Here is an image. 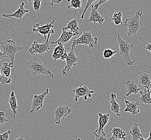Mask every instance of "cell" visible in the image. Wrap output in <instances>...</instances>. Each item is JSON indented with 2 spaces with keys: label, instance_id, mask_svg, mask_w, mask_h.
I'll list each match as a JSON object with an SVG mask.
<instances>
[{
  "label": "cell",
  "instance_id": "1",
  "mask_svg": "<svg viewBox=\"0 0 151 140\" xmlns=\"http://www.w3.org/2000/svg\"><path fill=\"white\" fill-rule=\"evenodd\" d=\"M27 49L29 48L18 45L13 40H6L3 42H0V51L2 53L1 60L3 58H9L10 61L9 64L12 68L14 65L16 54L22 50Z\"/></svg>",
  "mask_w": 151,
  "mask_h": 140
},
{
  "label": "cell",
  "instance_id": "2",
  "mask_svg": "<svg viewBox=\"0 0 151 140\" xmlns=\"http://www.w3.org/2000/svg\"><path fill=\"white\" fill-rule=\"evenodd\" d=\"M25 64L32 76L45 75L47 79L50 78H55L53 73H52L51 71L46 67L45 65L40 60L38 56H36L30 61L25 62Z\"/></svg>",
  "mask_w": 151,
  "mask_h": 140
},
{
  "label": "cell",
  "instance_id": "3",
  "mask_svg": "<svg viewBox=\"0 0 151 140\" xmlns=\"http://www.w3.org/2000/svg\"><path fill=\"white\" fill-rule=\"evenodd\" d=\"M142 15V11L138 10L134 12L133 15L127 17L125 19V21L123 22L122 25L127 29V36L137 35L141 32L142 23L140 21V18Z\"/></svg>",
  "mask_w": 151,
  "mask_h": 140
},
{
  "label": "cell",
  "instance_id": "4",
  "mask_svg": "<svg viewBox=\"0 0 151 140\" xmlns=\"http://www.w3.org/2000/svg\"><path fill=\"white\" fill-rule=\"evenodd\" d=\"M117 42L119 46V53L123 57L128 65L131 66L134 63V61L131 59L130 57V51L134 48L133 44L124 40L121 38L119 34H117Z\"/></svg>",
  "mask_w": 151,
  "mask_h": 140
},
{
  "label": "cell",
  "instance_id": "5",
  "mask_svg": "<svg viewBox=\"0 0 151 140\" xmlns=\"http://www.w3.org/2000/svg\"><path fill=\"white\" fill-rule=\"evenodd\" d=\"M94 32L89 31H83L81 36L76 40H73L71 48H76V46L79 44L87 46L88 48H93L94 45L97 43L98 39L97 37H93L92 34Z\"/></svg>",
  "mask_w": 151,
  "mask_h": 140
},
{
  "label": "cell",
  "instance_id": "6",
  "mask_svg": "<svg viewBox=\"0 0 151 140\" xmlns=\"http://www.w3.org/2000/svg\"><path fill=\"white\" fill-rule=\"evenodd\" d=\"M50 36L51 34H48L46 41L42 44H39L35 40L30 48L29 49V52L31 55H35L36 56H38V55H43L46 52L50 53L51 52L50 51L51 50L53 49V48H51L50 46V42H49V39Z\"/></svg>",
  "mask_w": 151,
  "mask_h": 140
},
{
  "label": "cell",
  "instance_id": "7",
  "mask_svg": "<svg viewBox=\"0 0 151 140\" xmlns=\"http://www.w3.org/2000/svg\"><path fill=\"white\" fill-rule=\"evenodd\" d=\"M56 18V17H55L51 22H48L46 25L41 24L40 22H39L37 24L33 25L32 27L33 32H37L39 36L42 35L44 37V40L46 41L48 34L52 35L55 34V31L53 28L54 27V23Z\"/></svg>",
  "mask_w": 151,
  "mask_h": 140
},
{
  "label": "cell",
  "instance_id": "8",
  "mask_svg": "<svg viewBox=\"0 0 151 140\" xmlns=\"http://www.w3.org/2000/svg\"><path fill=\"white\" fill-rule=\"evenodd\" d=\"M76 48H71L70 49V51L67 53V56L65 59L66 62V65L64 69L61 71V73L63 75H66L72 67H76L78 62L79 61V58L76 56L75 51Z\"/></svg>",
  "mask_w": 151,
  "mask_h": 140
},
{
  "label": "cell",
  "instance_id": "9",
  "mask_svg": "<svg viewBox=\"0 0 151 140\" xmlns=\"http://www.w3.org/2000/svg\"><path fill=\"white\" fill-rule=\"evenodd\" d=\"M48 92L49 89L48 88H46L42 94L34 95L30 110V113H33L35 112H38L42 108L44 105V99L48 95Z\"/></svg>",
  "mask_w": 151,
  "mask_h": 140
},
{
  "label": "cell",
  "instance_id": "10",
  "mask_svg": "<svg viewBox=\"0 0 151 140\" xmlns=\"http://www.w3.org/2000/svg\"><path fill=\"white\" fill-rule=\"evenodd\" d=\"M73 92L75 94L74 101L77 102L80 97H83L85 101L87 100L88 99L92 97V95L94 93V91L91 90L87 86L81 85L74 88Z\"/></svg>",
  "mask_w": 151,
  "mask_h": 140
},
{
  "label": "cell",
  "instance_id": "11",
  "mask_svg": "<svg viewBox=\"0 0 151 140\" xmlns=\"http://www.w3.org/2000/svg\"><path fill=\"white\" fill-rule=\"evenodd\" d=\"M72 111V110L69 107L64 105H61L54 110L55 118H53L51 116L52 119L54 120L56 124L59 125L61 123V120H64L67 115L71 113Z\"/></svg>",
  "mask_w": 151,
  "mask_h": 140
},
{
  "label": "cell",
  "instance_id": "12",
  "mask_svg": "<svg viewBox=\"0 0 151 140\" xmlns=\"http://www.w3.org/2000/svg\"><path fill=\"white\" fill-rule=\"evenodd\" d=\"M137 80L140 85L146 89L151 88V75L147 71L142 70L138 72Z\"/></svg>",
  "mask_w": 151,
  "mask_h": 140
},
{
  "label": "cell",
  "instance_id": "13",
  "mask_svg": "<svg viewBox=\"0 0 151 140\" xmlns=\"http://www.w3.org/2000/svg\"><path fill=\"white\" fill-rule=\"evenodd\" d=\"M54 51L52 55V58L55 61L58 59H60L61 61H65L67 56V52L66 49L64 47V44L59 43L58 45L53 48Z\"/></svg>",
  "mask_w": 151,
  "mask_h": 140
},
{
  "label": "cell",
  "instance_id": "14",
  "mask_svg": "<svg viewBox=\"0 0 151 140\" xmlns=\"http://www.w3.org/2000/svg\"><path fill=\"white\" fill-rule=\"evenodd\" d=\"M76 36H78V35L73 33L70 30H65L64 27H63L62 30V32L59 38L57 40L52 41L50 43L52 44H58L59 43H61L63 44H66L70 41L73 37Z\"/></svg>",
  "mask_w": 151,
  "mask_h": 140
},
{
  "label": "cell",
  "instance_id": "15",
  "mask_svg": "<svg viewBox=\"0 0 151 140\" xmlns=\"http://www.w3.org/2000/svg\"><path fill=\"white\" fill-rule=\"evenodd\" d=\"M24 5H25L24 2H22L15 12L11 14H3V15H2V17H6V18L15 17L17 19V21L18 22L19 19H22L27 13L30 12L29 10H27V9H25Z\"/></svg>",
  "mask_w": 151,
  "mask_h": 140
},
{
  "label": "cell",
  "instance_id": "16",
  "mask_svg": "<svg viewBox=\"0 0 151 140\" xmlns=\"http://www.w3.org/2000/svg\"><path fill=\"white\" fill-rule=\"evenodd\" d=\"M110 119V114L109 113H99V127L97 128L96 130L94 132H98L99 134H101L102 133L104 132V128L109 122Z\"/></svg>",
  "mask_w": 151,
  "mask_h": 140
},
{
  "label": "cell",
  "instance_id": "17",
  "mask_svg": "<svg viewBox=\"0 0 151 140\" xmlns=\"http://www.w3.org/2000/svg\"><path fill=\"white\" fill-rule=\"evenodd\" d=\"M104 21V17L99 13L97 9H94L91 8V15L88 18L87 22L88 23H94V25H96V23L102 25Z\"/></svg>",
  "mask_w": 151,
  "mask_h": 140
},
{
  "label": "cell",
  "instance_id": "18",
  "mask_svg": "<svg viewBox=\"0 0 151 140\" xmlns=\"http://www.w3.org/2000/svg\"><path fill=\"white\" fill-rule=\"evenodd\" d=\"M126 108L124 110L125 112H129L132 116L140 113L139 104L138 102H130L129 101H124Z\"/></svg>",
  "mask_w": 151,
  "mask_h": 140
},
{
  "label": "cell",
  "instance_id": "19",
  "mask_svg": "<svg viewBox=\"0 0 151 140\" xmlns=\"http://www.w3.org/2000/svg\"><path fill=\"white\" fill-rule=\"evenodd\" d=\"M125 89L127 91L126 97H129L130 95H137L140 90L141 88L139 87L136 82H132L131 80H127L125 82Z\"/></svg>",
  "mask_w": 151,
  "mask_h": 140
},
{
  "label": "cell",
  "instance_id": "20",
  "mask_svg": "<svg viewBox=\"0 0 151 140\" xmlns=\"http://www.w3.org/2000/svg\"><path fill=\"white\" fill-rule=\"evenodd\" d=\"M8 102H9L10 108L12 110V112H13L12 114L10 115V118L14 120L16 118V115L17 114V109L18 108V106H17V101L15 93L14 91L10 93Z\"/></svg>",
  "mask_w": 151,
  "mask_h": 140
},
{
  "label": "cell",
  "instance_id": "21",
  "mask_svg": "<svg viewBox=\"0 0 151 140\" xmlns=\"http://www.w3.org/2000/svg\"><path fill=\"white\" fill-rule=\"evenodd\" d=\"M109 130L111 131V134H112V137L110 138L109 140L118 139V140H125L127 139L126 132H125L121 128L115 127V128H110Z\"/></svg>",
  "mask_w": 151,
  "mask_h": 140
},
{
  "label": "cell",
  "instance_id": "22",
  "mask_svg": "<svg viewBox=\"0 0 151 140\" xmlns=\"http://www.w3.org/2000/svg\"><path fill=\"white\" fill-rule=\"evenodd\" d=\"M116 98H117L116 95L112 93L110 95V110L112 112L115 113L116 115L121 116V113H120L121 107L119 105L116 101Z\"/></svg>",
  "mask_w": 151,
  "mask_h": 140
},
{
  "label": "cell",
  "instance_id": "23",
  "mask_svg": "<svg viewBox=\"0 0 151 140\" xmlns=\"http://www.w3.org/2000/svg\"><path fill=\"white\" fill-rule=\"evenodd\" d=\"M129 133L131 135L130 140H140L142 137V134L137 123L134 122L132 126L130 128Z\"/></svg>",
  "mask_w": 151,
  "mask_h": 140
},
{
  "label": "cell",
  "instance_id": "24",
  "mask_svg": "<svg viewBox=\"0 0 151 140\" xmlns=\"http://www.w3.org/2000/svg\"><path fill=\"white\" fill-rule=\"evenodd\" d=\"M79 19L77 18H74L72 20H70L67 23L66 27H64V29L67 30H70L74 34H77L78 35L80 34L78 31L80 28L79 27Z\"/></svg>",
  "mask_w": 151,
  "mask_h": 140
},
{
  "label": "cell",
  "instance_id": "25",
  "mask_svg": "<svg viewBox=\"0 0 151 140\" xmlns=\"http://www.w3.org/2000/svg\"><path fill=\"white\" fill-rule=\"evenodd\" d=\"M151 88H148L145 91H142L141 90L139 91L140 96L139 99L142 103L151 106Z\"/></svg>",
  "mask_w": 151,
  "mask_h": 140
},
{
  "label": "cell",
  "instance_id": "26",
  "mask_svg": "<svg viewBox=\"0 0 151 140\" xmlns=\"http://www.w3.org/2000/svg\"><path fill=\"white\" fill-rule=\"evenodd\" d=\"M83 4V2L82 0H70V4L67 6V9H69L70 8H74V10L72 12H70L68 14L73 13V12H75L74 15H76L77 10L78 9H80L81 8Z\"/></svg>",
  "mask_w": 151,
  "mask_h": 140
},
{
  "label": "cell",
  "instance_id": "27",
  "mask_svg": "<svg viewBox=\"0 0 151 140\" xmlns=\"http://www.w3.org/2000/svg\"><path fill=\"white\" fill-rule=\"evenodd\" d=\"M11 66L9 63H4L3 66L0 68V71L1 73H3L4 76L10 78L11 74Z\"/></svg>",
  "mask_w": 151,
  "mask_h": 140
},
{
  "label": "cell",
  "instance_id": "28",
  "mask_svg": "<svg viewBox=\"0 0 151 140\" xmlns=\"http://www.w3.org/2000/svg\"><path fill=\"white\" fill-rule=\"evenodd\" d=\"M122 13L121 12H115L112 16L111 19L114 22L115 26H118V25L123 23L122 22Z\"/></svg>",
  "mask_w": 151,
  "mask_h": 140
},
{
  "label": "cell",
  "instance_id": "29",
  "mask_svg": "<svg viewBox=\"0 0 151 140\" xmlns=\"http://www.w3.org/2000/svg\"><path fill=\"white\" fill-rule=\"evenodd\" d=\"M118 52V50L113 51L111 49H105L103 52V56L105 59H109V58H114V55Z\"/></svg>",
  "mask_w": 151,
  "mask_h": 140
},
{
  "label": "cell",
  "instance_id": "30",
  "mask_svg": "<svg viewBox=\"0 0 151 140\" xmlns=\"http://www.w3.org/2000/svg\"><path fill=\"white\" fill-rule=\"evenodd\" d=\"M97 1V0H87V2H86V5H85V9L83 10V12L82 13L81 16V19H83V18H84L85 13L86 12L87 10L89 8V7L91 6L93 3L96 2Z\"/></svg>",
  "mask_w": 151,
  "mask_h": 140
},
{
  "label": "cell",
  "instance_id": "31",
  "mask_svg": "<svg viewBox=\"0 0 151 140\" xmlns=\"http://www.w3.org/2000/svg\"><path fill=\"white\" fill-rule=\"evenodd\" d=\"M93 133L94 135L95 136V140H109L110 138L108 137L109 135L107 136L104 131L101 134H97L95 132H93Z\"/></svg>",
  "mask_w": 151,
  "mask_h": 140
},
{
  "label": "cell",
  "instance_id": "32",
  "mask_svg": "<svg viewBox=\"0 0 151 140\" xmlns=\"http://www.w3.org/2000/svg\"><path fill=\"white\" fill-rule=\"evenodd\" d=\"M12 82V79L6 76H2L0 71V83L2 84H9Z\"/></svg>",
  "mask_w": 151,
  "mask_h": 140
},
{
  "label": "cell",
  "instance_id": "33",
  "mask_svg": "<svg viewBox=\"0 0 151 140\" xmlns=\"http://www.w3.org/2000/svg\"><path fill=\"white\" fill-rule=\"evenodd\" d=\"M42 1V0H33V8L35 12H40Z\"/></svg>",
  "mask_w": 151,
  "mask_h": 140
},
{
  "label": "cell",
  "instance_id": "34",
  "mask_svg": "<svg viewBox=\"0 0 151 140\" xmlns=\"http://www.w3.org/2000/svg\"><path fill=\"white\" fill-rule=\"evenodd\" d=\"M6 122H8V120L6 118L5 114L3 112H0V127H3Z\"/></svg>",
  "mask_w": 151,
  "mask_h": 140
},
{
  "label": "cell",
  "instance_id": "35",
  "mask_svg": "<svg viewBox=\"0 0 151 140\" xmlns=\"http://www.w3.org/2000/svg\"><path fill=\"white\" fill-rule=\"evenodd\" d=\"M12 134L10 130H8L3 134H0V140H8L9 135Z\"/></svg>",
  "mask_w": 151,
  "mask_h": 140
},
{
  "label": "cell",
  "instance_id": "36",
  "mask_svg": "<svg viewBox=\"0 0 151 140\" xmlns=\"http://www.w3.org/2000/svg\"><path fill=\"white\" fill-rule=\"evenodd\" d=\"M108 1H110V0H99L98 2L95 3L94 5H91V8L93 9H97L101 4L106 3V2Z\"/></svg>",
  "mask_w": 151,
  "mask_h": 140
},
{
  "label": "cell",
  "instance_id": "37",
  "mask_svg": "<svg viewBox=\"0 0 151 140\" xmlns=\"http://www.w3.org/2000/svg\"><path fill=\"white\" fill-rule=\"evenodd\" d=\"M141 47L144 48V49H146V50H147L150 52H151V43H147L146 46H141Z\"/></svg>",
  "mask_w": 151,
  "mask_h": 140
},
{
  "label": "cell",
  "instance_id": "38",
  "mask_svg": "<svg viewBox=\"0 0 151 140\" xmlns=\"http://www.w3.org/2000/svg\"><path fill=\"white\" fill-rule=\"evenodd\" d=\"M51 1V5L53 6L55 4H60L63 0H50Z\"/></svg>",
  "mask_w": 151,
  "mask_h": 140
},
{
  "label": "cell",
  "instance_id": "39",
  "mask_svg": "<svg viewBox=\"0 0 151 140\" xmlns=\"http://www.w3.org/2000/svg\"><path fill=\"white\" fill-rule=\"evenodd\" d=\"M140 140H151V132H150V133H149V137H148L147 139H144L143 137H142V138L140 139Z\"/></svg>",
  "mask_w": 151,
  "mask_h": 140
},
{
  "label": "cell",
  "instance_id": "40",
  "mask_svg": "<svg viewBox=\"0 0 151 140\" xmlns=\"http://www.w3.org/2000/svg\"><path fill=\"white\" fill-rule=\"evenodd\" d=\"M15 140H25V139H24L23 136H22L21 137H19V138H17V139H15Z\"/></svg>",
  "mask_w": 151,
  "mask_h": 140
},
{
  "label": "cell",
  "instance_id": "41",
  "mask_svg": "<svg viewBox=\"0 0 151 140\" xmlns=\"http://www.w3.org/2000/svg\"><path fill=\"white\" fill-rule=\"evenodd\" d=\"M118 140V139H114V140Z\"/></svg>",
  "mask_w": 151,
  "mask_h": 140
},
{
  "label": "cell",
  "instance_id": "42",
  "mask_svg": "<svg viewBox=\"0 0 151 140\" xmlns=\"http://www.w3.org/2000/svg\"><path fill=\"white\" fill-rule=\"evenodd\" d=\"M27 1H29V2H31V1H32V0H27Z\"/></svg>",
  "mask_w": 151,
  "mask_h": 140
},
{
  "label": "cell",
  "instance_id": "43",
  "mask_svg": "<svg viewBox=\"0 0 151 140\" xmlns=\"http://www.w3.org/2000/svg\"><path fill=\"white\" fill-rule=\"evenodd\" d=\"M81 140V139H80V138H78V140Z\"/></svg>",
  "mask_w": 151,
  "mask_h": 140
},
{
  "label": "cell",
  "instance_id": "44",
  "mask_svg": "<svg viewBox=\"0 0 151 140\" xmlns=\"http://www.w3.org/2000/svg\"><path fill=\"white\" fill-rule=\"evenodd\" d=\"M67 2H70V0H67Z\"/></svg>",
  "mask_w": 151,
  "mask_h": 140
},
{
  "label": "cell",
  "instance_id": "45",
  "mask_svg": "<svg viewBox=\"0 0 151 140\" xmlns=\"http://www.w3.org/2000/svg\"></svg>",
  "mask_w": 151,
  "mask_h": 140
}]
</instances>
